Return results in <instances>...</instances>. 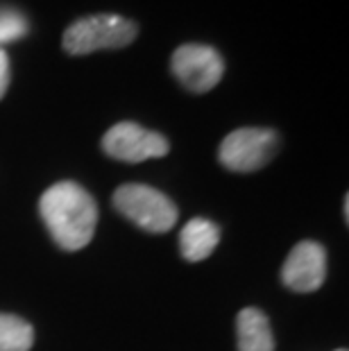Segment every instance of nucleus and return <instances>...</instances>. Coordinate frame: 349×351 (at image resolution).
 Returning <instances> with one entry per match:
<instances>
[{
	"label": "nucleus",
	"mask_w": 349,
	"mask_h": 351,
	"mask_svg": "<svg viewBox=\"0 0 349 351\" xmlns=\"http://www.w3.org/2000/svg\"><path fill=\"white\" fill-rule=\"evenodd\" d=\"M39 211L59 247L77 252L91 243L98 225V204L80 184L50 186L41 195Z\"/></svg>",
	"instance_id": "1"
},
{
	"label": "nucleus",
	"mask_w": 349,
	"mask_h": 351,
	"mask_svg": "<svg viewBox=\"0 0 349 351\" xmlns=\"http://www.w3.org/2000/svg\"><path fill=\"white\" fill-rule=\"evenodd\" d=\"M134 21L116 14H95L80 19L64 32V50L69 55H91L95 50L125 48L136 39Z\"/></svg>",
	"instance_id": "2"
},
{
	"label": "nucleus",
	"mask_w": 349,
	"mask_h": 351,
	"mask_svg": "<svg viewBox=\"0 0 349 351\" xmlns=\"http://www.w3.org/2000/svg\"><path fill=\"white\" fill-rule=\"evenodd\" d=\"M114 206L136 227L152 234L170 231L177 225V215H180L173 199L145 184L121 186L114 193Z\"/></svg>",
	"instance_id": "3"
},
{
	"label": "nucleus",
	"mask_w": 349,
	"mask_h": 351,
	"mask_svg": "<svg viewBox=\"0 0 349 351\" xmlns=\"http://www.w3.org/2000/svg\"><path fill=\"white\" fill-rule=\"evenodd\" d=\"M279 150V136L272 130L243 127L232 132L220 145V163L232 173H254L268 166Z\"/></svg>",
	"instance_id": "4"
},
{
	"label": "nucleus",
	"mask_w": 349,
	"mask_h": 351,
	"mask_svg": "<svg viewBox=\"0 0 349 351\" xmlns=\"http://www.w3.org/2000/svg\"><path fill=\"white\" fill-rule=\"evenodd\" d=\"M173 73L191 93H206L222 80L225 62L211 46L184 43L173 52Z\"/></svg>",
	"instance_id": "5"
},
{
	"label": "nucleus",
	"mask_w": 349,
	"mask_h": 351,
	"mask_svg": "<svg viewBox=\"0 0 349 351\" xmlns=\"http://www.w3.org/2000/svg\"><path fill=\"white\" fill-rule=\"evenodd\" d=\"M102 150L111 159L125 163H141L147 159H159L166 156L170 143L157 132H150L136 123H118L105 134L102 138Z\"/></svg>",
	"instance_id": "6"
},
{
	"label": "nucleus",
	"mask_w": 349,
	"mask_h": 351,
	"mask_svg": "<svg viewBox=\"0 0 349 351\" xmlns=\"http://www.w3.org/2000/svg\"><path fill=\"white\" fill-rule=\"evenodd\" d=\"M326 252L320 243L302 241L288 254L281 267V281L293 293H313L324 283Z\"/></svg>",
	"instance_id": "7"
},
{
	"label": "nucleus",
	"mask_w": 349,
	"mask_h": 351,
	"mask_svg": "<svg viewBox=\"0 0 349 351\" xmlns=\"http://www.w3.org/2000/svg\"><path fill=\"white\" fill-rule=\"evenodd\" d=\"M220 243V229L211 220L193 218L180 234V252L189 263L209 258Z\"/></svg>",
	"instance_id": "8"
},
{
	"label": "nucleus",
	"mask_w": 349,
	"mask_h": 351,
	"mask_svg": "<svg viewBox=\"0 0 349 351\" xmlns=\"http://www.w3.org/2000/svg\"><path fill=\"white\" fill-rule=\"evenodd\" d=\"M239 351H274L268 315L258 308H243L236 317Z\"/></svg>",
	"instance_id": "9"
},
{
	"label": "nucleus",
	"mask_w": 349,
	"mask_h": 351,
	"mask_svg": "<svg viewBox=\"0 0 349 351\" xmlns=\"http://www.w3.org/2000/svg\"><path fill=\"white\" fill-rule=\"evenodd\" d=\"M34 345V328L23 317L0 313V351H29Z\"/></svg>",
	"instance_id": "10"
},
{
	"label": "nucleus",
	"mask_w": 349,
	"mask_h": 351,
	"mask_svg": "<svg viewBox=\"0 0 349 351\" xmlns=\"http://www.w3.org/2000/svg\"><path fill=\"white\" fill-rule=\"evenodd\" d=\"M27 32V23L16 12H0V43L16 41Z\"/></svg>",
	"instance_id": "11"
},
{
	"label": "nucleus",
	"mask_w": 349,
	"mask_h": 351,
	"mask_svg": "<svg viewBox=\"0 0 349 351\" xmlns=\"http://www.w3.org/2000/svg\"><path fill=\"white\" fill-rule=\"evenodd\" d=\"M7 88H10V57L0 48V100L5 98Z\"/></svg>",
	"instance_id": "12"
},
{
	"label": "nucleus",
	"mask_w": 349,
	"mask_h": 351,
	"mask_svg": "<svg viewBox=\"0 0 349 351\" xmlns=\"http://www.w3.org/2000/svg\"><path fill=\"white\" fill-rule=\"evenodd\" d=\"M336 351H345V349H336Z\"/></svg>",
	"instance_id": "13"
}]
</instances>
